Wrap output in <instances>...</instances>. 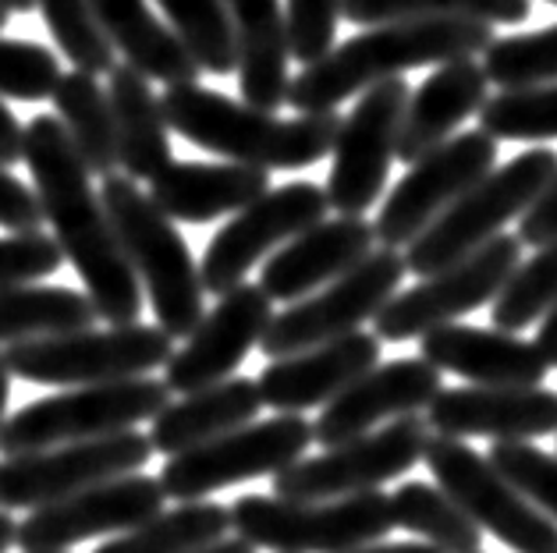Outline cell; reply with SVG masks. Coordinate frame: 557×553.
I'll list each match as a JSON object with an SVG mask.
<instances>
[{"instance_id": "6da1fadb", "label": "cell", "mask_w": 557, "mask_h": 553, "mask_svg": "<svg viewBox=\"0 0 557 553\" xmlns=\"http://www.w3.org/2000/svg\"><path fill=\"white\" fill-rule=\"evenodd\" d=\"M22 160L33 171L44 224L75 274L83 277L97 319L139 323L143 285L107 217L100 192L89 181L83 156L75 153L53 114H36L22 128Z\"/></svg>"}, {"instance_id": "7a4b0ae2", "label": "cell", "mask_w": 557, "mask_h": 553, "mask_svg": "<svg viewBox=\"0 0 557 553\" xmlns=\"http://www.w3.org/2000/svg\"><path fill=\"white\" fill-rule=\"evenodd\" d=\"M494 43V25L469 18H412L384 22L331 47L320 61L306 64L292 83L284 103L298 114L334 111L356 92L387 78H401L412 67L475 58Z\"/></svg>"}, {"instance_id": "3957f363", "label": "cell", "mask_w": 557, "mask_h": 553, "mask_svg": "<svg viewBox=\"0 0 557 553\" xmlns=\"http://www.w3.org/2000/svg\"><path fill=\"white\" fill-rule=\"evenodd\" d=\"M160 111L168 117V128L199 150L263 171H298L320 164L334 150L337 128H342L337 111L277 117L199 83L168 86L160 97Z\"/></svg>"}, {"instance_id": "277c9868", "label": "cell", "mask_w": 557, "mask_h": 553, "mask_svg": "<svg viewBox=\"0 0 557 553\" xmlns=\"http://www.w3.org/2000/svg\"><path fill=\"white\" fill-rule=\"evenodd\" d=\"M100 202L135 277H139V285H146L157 327L171 337H188L207 313V305H202L207 291H202L199 266L193 263V252H188L178 227L125 174H107Z\"/></svg>"}, {"instance_id": "5b68a950", "label": "cell", "mask_w": 557, "mask_h": 553, "mask_svg": "<svg viewBox=\"0 0 557 553\" xmlns=\"http://www.w3.org/2000/svg\"><path fill=\"white\" fill-rule=\"evenodd\" d=\"M554 174L557 153L543 150V146L519 153L505 167H491L405 249L409 274L430 277L461 260V255L486 246L494 235L505 231V224L519 221L533 206Z\"/></svg>"}, {"instance_id": "8992f818", "label": "cell", "mask_w": 557, "mask_h": 553, "mask_svg": "<svg viewBox=\"0 0 557 553\" xmlns=\"http://www.w3.org/2000/svg\"><path fill=\"white\" fill-rule=\"evenodd\" d=\"M227 525L256 550L274 553H345L384 539L391 521L387 493L366 490L337 501H281L238 497L227 507Z\"/></svg>"}, {"instance_id": "52a82bcc", "label": "cell", "mask_w": 557, "mask_h": 553, "mask_svg": "<svg viewBox=\"0 0 557 553\" xmlns=\"http://www.w3.org/2000/svg\"><path fill=\"white\" fill-rule=\"evenodd\" d=\"M171 404V390L153 376H128L114 384L72 387L64 394L39 398L22 412L8 415L0 429V454L15 457L29 451L61 448V443L97 440L125 433L153 419Z\"/></svg>"}, {"instance_id": "ba28073f", "label": "cell", "mask_w": 557, "mask_h": 553, "mask_svg": "<svg viewBox=\"0 0 557 553\" xmlns=\"http://www.w3.org/2000/svg\"><path fill=\"white\" fill-rule=\"evenodd\" d=\"M174 355V337L146 323H111L58 337L8 344L4 366L25 384L47 387H89L146 376Z\"/></svg>"}, {"instance_id": "9c48e42d", "label": "cell", "mask_w": 557, "mask_h": 553, "mask_svg": "<svg viewBox=\"0 0 557 553\" xmlns=\"http://www.w3.org/2000/svg\"><path fill=\"white\" fill-rule=\"evenodd\" d=\"M312 448V423L306 415H274L263 423H246L224 437L168 457L160 487L168 501H207L210 493L260 476H277Z\"/></svg>"}, {"instance_id": "30bf717a", "label": "cell", "mask_w": 557, "mask_h": 553, "mask_svg": "<svg viewBox=\"0 0 557 553\" xmlns=\"http://www.w3.org/2000/svg\"><path fill=\"white\" fill-rule=\"evenodd\" d=\"M430 426L423 415H401L362 437L334 443L320 457H298L281 468L274 497L281 501H337V497L380 490L423 462Z\"/></svg>"}, {"instance_id": "8fae6325", "label": "cell", "mask_w": 557, "mask_h": 553, "mask_svg": "<svg viewBox=\"0 0 557 553\" xmlns=\"http://www.w3.org/2000/svg\"><path fill=\"white\" fill-rule=\"evenodd\" d=\"M522 263V241L519 235H494L486 246L461 255L451 266L437 269L419 280L416 288L391 294L373 316V327L380 341H412L433 327L458 323L461 316L475 313L486 302L497 299L505 280Z\"/></svg>"}, {"instance_id": "7c38bea8", "label": "cell", "mask_w": 557, "mask_h": 553, "mask_svg": "<svg viewBox=\"0 0 557 553\" xmlns=\"http://www.w3.org/2000/svg\"><path fill=\"white\" fill-rule=\"evenodd\" d=\"M405 274H409V266H405V255L398 249H373L342 277L323 285V291L306 294L270 319L260 337L263 355L284 359L359 330L366 319L380 313V305L391 294H398Z\"/></svg>"}, {"instance_id": "4fadbf2b", "label": "cell", "mask_w": 557, "mask_h": 553, "mask_svg": "<svg viewBox=\"0 0 557 553\" xmlns=\"http://www.w3.org/2000/svg\"><path fill=\"white\" fill-rule=\"evenodd\" d=\"M423 462L437 479V487L483 532L497 536L515 553H557V521L529 504L466 440L430 433Z\"/></svg>"}, {"instance_id": "5bb4252c", "label": "cell", "mask_w": 557, "mask_h": 553, "mask_svg": "<svg viewBox=\"0 0 557 553\" xmlns=\"http://www.w3.org/2000/svg\"><path fill=\"white\" fill-rule=\"evenodd\" d=\"M153 457V443L139 429L61 443L0 462V511H36L103 479L139 472Z\"/></svg>"}, {"instance_id": "9a60e30c", "label": "cell", "mask_w": 557, "mask_h": 553, "mask_svg": "<svg viewBox=\"0 0 557 553\" xmlns=\"http://www.w3.org/2000/svg\"><path fill=\"white\" fill-rule=\"evenodd\" d=\"M327 196L312 181H288L281 188H267L246 210H238L221 231L210 238L199 263L202 291L224 294L246 285L249 269L281 249L284 241L309 231L312 224L327 221Z\"/></svg>"}, {"instance_id": "2e32d148", "label": "cell", "mask_w": 557, "mask_h": 553, "mask_svg": "<svg viewBox=\"0 0 557 553\" xmlns=\"http://www.w3.org/2000/svg\"><path fill=\"white\" fill-rule=\"evenodd\" d=\"M497 164V139L486 131H461L437 150L409 164V174L391 188L380 206L373 235L384 249H409L451 202Z\"/></svg>"}, {"instance_id": "e0dca14e", "label": "cell", "mask_w": 557, "mask_h": 553, "mask_svg": "<svg viewBox=\"0 0 557 553\" xmlns=\"http://www.w3.org/2000/svg\"><path fill=\"white\" fill-rule=\"evenodd\" d=\"M405 103H409V83L405 78H387V83L366 89L342 121L331 150L334 167L327 188H323L334 213L362 217L384 196Z\"/></svg>"}, {"instance_id": "ac0fdd59", "label": "cell", "mask_w": 557, "mask_h": 553, "mask_svg": "<svg viewBox=\"0 0 557 553\" xmlns=\"http://www.w3.org/2000/svg\"><path fill=\"white\" fill-rule=\"evenodd\" d=\"M164 501L168 493L157 476L128 472L29 511V518L15 525V543L25 553H50L97 536H117L160 515Z\"/></svg>"}, {"instance_id": "d6986e66", "label": "cell", "mask_w": 557, "mask_h": 553, "mask_svg": "<svg viewBox=\"0 0 557 553\" xmlns=\"http://www.w3.org/2000/svg\"><path fill=\"white\" fill-rule=\"evenodd\" d=\"M270 319H274V302L260 285H238L216 294V305L202 313L182 352L164 362V387L171 394H193L227 380L260 344Z\"/></svg>"}, {"instance_id": "ffe728a7", "label": "cell", "mask_w": 557, "mask_h": 553, "mask_svg": "<svg viewBox=\"0 0 557 553\" xmlns=\"http://www.w3.org/2000/svg\"><path fill=\"white\" fill-rule=\"evenodd\" d=\"M441 387V369H433L426 359H394L384 366L376 362L323 404L320 419L312 423V443L334 448V443L370 433L380 423L419 415L437 398Z\"/></svg>"}, {"instance_id": "44dd1931", "label": "cell", "mask_w": 557, "mask_h": 553, "mask_svg": "<svg viewBox=\"0 0 557 553\" xmlns=\"http://www.w3.org/2000/svg\"><path fill=\"white\" fill-rule=\"evenodd\" d=\"M441 437L536 440L557 433V390L547 387H441L426 404Z\"/></svg>"}, {"instance_id": "7402d4cb", "label": "cell", "mask_w": 557, "mask_h": 553, "mask_svg": "<svg viewBox=\"0 0 557 553\" xmlns=\"http://www.w3.org/2000/svg\"><path fill=\"white\" fill-rule=\"evenodd\" d=\"M380 362V337L366 330H351L334 341H323L306 352L274 359L260 373V398L267 409L281 415H302L309 409H323L331 398L359 380L366 369Z\"/></svg>"}, {"instance_id": "603a6c76", "label": "cell", "mask_w": 557, "mask_h": 553, "mask_svg": "<svg viewBox=\"0 0 557 553\" xmlns=\"http://www.w3.org/2000/svg\"><path fill=\"white\" fill-rule=\"evenodd\" d=\"M376 249L373 224L362 217H334L312 224L309 231L270 255L260 274V288L270 302H298L317 288L331 285Z\"/></svg>"}, {"instance_id": "cb8c5ba5", "label": "cell", "mask_w": 557, "mask_h": 553, "mask_svg": "<svg viewBox=\"0 0 557 553\" xmlns=\"http://www.w3.org/2000/svg\"><path fill=\"white\" fill-rule=\"evenodd\" d=\"M419 359L441 373L461 376L472 387H540L547 376L533 341L466 323H444L419 337Z\"/></svg>"}, {"instance_id": "d4e9b609", "label": "cell", "mask_w": 557, "mask_h": 553, "mask_svg": "<svg viewBox=\"0 0 557 553\" xmlns=\"http://www.w3.org/2000/svg\"><path fill=\"white\" fill-rule=\"evenodd\" d=\"M486 100H491V83H486L483 64L475 58L437 64L426 83L416 92H409L394 160L416 164L419 156H426L441 142L451 139V131L461 121L480 114V106Z\"/></svg>"}, {"instance_id": "484cf974", "label": "cell", "mask_w": 557, "mask_h": 553, "mask_svg": "<svg viewBox=\"0 0 557 553\" xmlns=\"http://www.w3.org/2000/svg\"><path fill=\"white\" fill-rule=\"evenodd\" d=\"M270 188V171L249 164H171L149 178V199L168 221L182 224H210L227 213L246 210L252 199H260Z\"/></svg>"}, {"instance_id": "4316f807", "label": "cell", "mask_w": 557, "mask_h": 553, "mask_svg": "<svg viewBox=\"0 0 557 553\" xmlns=\"http://www.w3.org/2000/svg\"><path fill=\"white\" fill-rule=\"evenodd\" d=\"M235 33V72L249 106L274 114L288 97V29L281 0H221Z\"/></svg>"}, {"instance_id": "83f0119b", "label": "cell", "mask_w": 557, "mask_h": 553, "mask_svg": "<svg viewBox=\"0 0 557 553\" xmlns=\"http://www.w3.org/2000/svg\"><path fill=\"white\" fill-rule=\"evenodd\" d=\"M107 100H111L114 139H117V167L132 181H149L164 171L171 153V128L160 111V97L153 83L139 67L114 64L107 72Z\"/></svg>"}, {"instance_id": "f1b7e54d", "label": "cell", "mask_w": 557, "mask_h": 553, "mask_svg": "<svg viewBox=\"0 0 557 553\" xmlns=\"http://www.w3.org/2000/svg\"><path fill=\"white\" fill-rule=\"evenodd\" d=\"M263 409L260 387L249 376H227L221 384L193 390L182 401H171L164 412L153 415L149 443L164 457H174L188 448H199L213 437L252 423Z\"/></svg>"}, {"instance_id": "f546056e", "label": "cell", "mask_w": 557, "mask_h": 553, "mask_svg": "<svg viewBox=\"0 0 557 553\" xmlns=\"http://www.w3.org/2000/svg\"><path fill=\"white\" fill-rule=\"evenodd\" d=\"M89 4L97 11L103 33L111 36L114 50L125 53V61L139 67L149 83H199L193 53L149 11L146 0H89Z\"/></svg>"}, {"instance_id": "4dcf8cb0", "label": "cell", "mask_w": 557, "mask_h": 553, "mask_svg": "<svg viewBox=\"0 0 557 553\" xmlns=\"http://www.w3.org/2000/svg\"><path fill=\"white\" fill-rule=\"evenodd\" d=\"M53 117L61 121L64 135L72 139L75 153L83 156L89 174H117V139H114V117L107 86L97 75L72 72L61 75L53 89Z\"/></svg>"}, {"instance_id": "1f68e13d", "label": "cell", "mask_w": 557, "mask_h": 553, "mask_svg": "<svg viewBox=\"0 0 557 553\" xmlns=\"http://www.w3.org/2000/svg\"><path fill=\"white\" fill-rule=\"evenodd\" d=\"M97 323L89 294L61 285H11L0 288V344L36 341L89 330Z\"/></svg>"}, {"instance_id": "d6a6232c", "label": "cell", "mask_w": 557, "mask_h": 553, "mask_svg": "<svg viewBox=\"0 0 557 553\" xmlns=\"http://www.w3.org/2000/svg\"><path fill=\"white\" fill-rule=\"evenodd\" d=\"M231 529L227 507L216 501H188L174 511H160L128 532L111 536L92 553H193Z\"/></svg>"}, {"instance_id": "836d02e7", "label": "cell", "mask_w": 557, "mask_h": 553, "mask_svg": "<svg viewBox=\"0 0 557 553\" xmlns=\"http://www.w3.org/2000/svg\"><path fill=\"white\" fill-rule=\"evenodd\" d=\"M394 529L423 536L441 553H480L483 529L461 511L441 487L430 482H401L391 497Z\"/></svg>"}, {"instance_id": "e575fe53", "label": "cell", "mask_w": 557, "mask_h": 553, "mask_svg": "<svg viewBox=\"0 0 557 553\" xmlns=\"http://www.w3.org/2000/svg\"><path fill=\"white\" fill-rule=\"evenodd\" d=\"M533 0H342V18L351 25H384L412 18H469L486 25H519Z\"/></svg>"}, {"instance_id": "d590c367", "label": "cell", "mask_w": 557, "mask_h": 553, "mask_svg": "<svg viewBox=\"0 0 557 553\" xmlns=\"http://www.w3.org/2000/svg\"><path fill=\"white\" fill-rule=\"evenodd\" d=\"M168 29L193 53L199 72L224 78L235 72V33L221 0H157Z\"/></svg>"}, {"instance_id": "8d00e7d4", "label": "cell", "mask_w": 557, "mask_h": 553, "mask_svg": "<svg viewBox=\"0 0 557 553\" xmlns=\"http://www.w3.org/2000/svg\"><path fill=\"white\" fill-rule=\"evenodd\" d=\"M36 11L44 15L47 33L53 36V43L75 64V72L86 75H107L114 61V43L103 33V25L92 11L89 0H36Z\"/></svg>"}, {"instance_id": "74e56055", "label": "cell", "mask_w": 557, "mask_h": 553, "mask_svg": "<svg viewBox=\"0 0 557 553\" xmlns=\"http://www.w3.org/2000/svg\"><path fill=\"white\" fill-rule=\"evenodd\" d=\"M480 131L508 142L557 139V83L529 89H500L480 106Z\"/></svg>"}, {"instance_id": "f35d334b", "label": "cell", "mask_w": 557, "mask_h": 553, "mask_svg": "<svg viewBox=\"0 0 557 553\" xmlns=\"http://www.w3.org/2000/svg\"><path fill=\"white\" fill-rule=\"evenodd\" d=\"M557 302V238L540 246L533 260L515 266V274L505 280L491 302V319L497 330L519 334L529 323H536Z\"/></svg>"}, {"instance_id": "ab89813d", "label": "cell", "mask_w": 557, "mask_h": 553, "mask_svg": "<svg viewBox=\"0 0 557 553\" xmlns=\"http://www.w3.org/2000/svg\"><path fill=\"white\" fill-rule=\"evenodd\" d=\"M483 75L500 89L557 83V22L540 33L500 36L483 50Z\"/></svg>"}, {"instance_id": "60d3db41", "label": "cell", "mask_w": 557, "mask_h": 553, "mask_svg": "<svg viewBox=\"0 0 557 553\" xmlns=\"http://www.w3.org/2000/svg\"><path fill=\"white\" fill-rule=\"evenodd\" d=\"M486 462L536 511L557 521V454L540 451L529 440H494Z\"/></svg>"}, {"instance_id": "b9f144b4", "label": "cell", "mask_w": 557, "mask_h": 553, "mask_svg": "<svg viewBox=\"0 0 557 553\" xmlns=\"http://www.w3.org/2000/svg\"><path fill=\"white\" fill-rule=\"evenodd\" d=\"M58 53L33 43V39H8L0 36V97L39 103L50 100L61 83Z\"/></svg>"}, {"instance_id": "7bdbcfd3", "label": "cell", "mask_w": 557, "mask_h": 553, "mask_svg": "<svg viewBox=\"0 0 557 553\" xmlns=\"http://www.w3.org/2000/svg\"><path fill=\"white\" fill-rule=\"evenodd\" d=\"M342 0H288L284 4V29H288V53L295 61L312 64L334 47Z\"/></svg>"}, {"instance_id": "ee69618b", "label": "cell", "mask_w": 557, "mask_h": 553, "mask_svg": "<svg viewBox=\"0 0 557 553\" xmlns=\"http://www.w3.org/2000/svg\"><path fill=\"white\" fill-rule=\"evenodd\" d=\"M64 255L58 241L44 231H25L0 238V288L36 285L50 274H58Z\"/></svg>"}, {"instance_id": "f6af8a7d", "label": "cell", "mask_w": 557, "mask_h": 553, "mask_svg": "<svg viewBox=\"0 0 557 553\" xmlns=\"http://www.w3.org/2000/svg\"><path fill=\"white\" fill-rule=\"evenodd\" d=\"M0 227L11 235L39 231L44 227V210H39L36 188L22 185L4 164H0Z\"/></svg>"}, {"instance_id": "bcb514c9", "label": "cell", "mask_w": 557, "mask_h": 553, "mask_svg": "<svg viewBox=\"0 0 557 553\" xmlns=\"http://www.w3.org/2000/svg\"><path fill=\"white\" fill-rule=\"evenodd\" d=\"M557 238V174L550 185L536 196V202L519 217V241L522 246H547Z\"/></svg>"}, {"instance_id": "7dc6e473", "label": "cell", "mask_w": 557, "mask_h": 553, "mask_svg": "<svg viewBox=\"0 0 557 553\" xmlns=\"http://www.w3.org/2000/svg\"><path fill=\"white\" fill-rule=\"evenodd\" d=\"M22 160V121L0 100V164L11 167Z\"/></svg>"}, {"instance_id": "c3c4849f", "label": "cell", "mask_w": 557, "mask_h": 553, "mask_svg": "<svg viewBox=\"0 0 557 553\" xmlns=\"http://www.w3.org/2000/svg\"><path fill=\"white\" fill-rule=\"evenodd\" d=\"M540 319H543V323H540V330H536L533 348L540 352L543 366H547V369H557V302H554Z\"/></svg>"}, {"instance_id": "681fc988", "label": "cell", "mask_w": 557, "mask_h": 553, "mask_svg": "<svg viewBox=\"0 0 557 553\" xmlns=\"http://www.w3.org/2000/svg\"><path fill=\"white\" fill-rule=\"evenodd\" d=\"M345 553H441V550L430 543H384V539H376V543H366Z\"/></svg>"}, {"instance_id": "f907efd6", "label": "cell", "mask_w": 557, "mask_h": 553, "mask_svg": "<svg viewBox=\"0 0 557 553\" xmlns=\"http://www.w3.org/2000/svg\"><path fill=\"white\" fill-rule=\"evenodd\" d=\"M193 553H256V546H249L246 539H227V536H221V539H213V543H207V546H199V550H193Z\"/></svg>"}, {"instance_id": "816d5d0a", "label": "cell", "mask_w": 557, "mask_h": 553, "mask_svg": "<svg viewBox=\"0 0 557 553\" xmlns=\"http://www.w3.org/2000/svg\"><path fill=\"white\" fill-rule=\"evenodd\" d=\"M8 398H11V373L4 366V352H0V429L8 423Z\"/></svg>"}, {"instance_id": "f5cc1de1", "label": "cell", "mask_w": 557, "mask_h": 553, "mask_svg": "<svg viewBox=\"0 0 557 553\" xmlns=\"http://www.w3.org/2000/svg\"><path fill=\"white\" fill-rule=\"evenodd\" d=\"M15 518H11V511H0V553H8L15 546Z\"/></svg>"}, {"instance_id": "db71d44e", "label": "cell", "mask_w": 557, "mask_h": 553, "mask_svg": "<svg viewBox=\"0 0 557 553\" xmlns=\"http://www.w3.org/2000/svg\"><path fill=\"white\" fill-rule=\"evenodd\" d=\"M11 15H29V11H36V0H0Z\"/></svg>"}, {"instance_id": "11a10c76", "label": "cell", "mask_w": 557, "mask_h": 553, "mask_svg": "<svg viewBox=\"0 0 557 553\" xmlns=\"http://www.w3.org/2000/svg\"><path fill=\"white\" fill-rule=\"evenodd\" d=\"M11 22V11L4 8V4H0V29H4V25Z\"/></svg>"}, {"instance_id": "9f6ffc18", "label": "cell", "mask_w": 557, "mask_h": 553, "mask_svg": "<svg viewBox=\"0 0 557 553\" xmlns=\"http://www.w3.org/2000/svg\"><path fill=\"white\" fill-rule=\"evenodd\" d=\"M50 553H64V550H50Z\"/></svg>"}, {"instance_id": "6f0895ef", "label": "cell", "mask_w": 557, "mask_h": 553, "mask_svg": "<svg viewBox=\"0 0 557 553\" xmlns=\"http://www.w3.org/2000/svg\"><path fill=\"white\" fill-rule=\"evenodd\" d=\"M547 4H557V0H547Z\"/></svg>"}]
</instances>
